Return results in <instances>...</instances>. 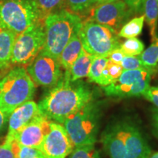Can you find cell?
<instances>
[{"instance_id": "cell-1", "label": "cell", "mask_w": 158, "mask_h": 158, "mask_svg": "<svg viewBox=\"0 0 158 158\" xmlns=\"http://www.w3.org/2000/svg\"><path fill=\"white\" fill-rule=\"evenodd\" d=\"M93 100L94 92L87 84L81 80L70 81L64 73L58 84L40 101L38 107L45 117L62 124L69 116Z\"/></svg>"}, {"instance_id": "cell-2", "label": "cell", "mask_w": 158, "mask_h": 158, "mask_svg": "<svg viewBox=\"0 0 158 158\" xmlns=\"http://www.w3.org/2000/svg\"><path fill=\"white\" fill-rule=\"evenodd\" d=\"M102 147L109 158H149L152 151L135 123L119 120L102 133Z\"/></svg>"}, {"instance_id": "cell-3", "label": "cell", "mask_w": 158, "mask_h": 158, "mask_svg": "<svg viewBox=\"0 0 158 158\" xmlns=\"http://www.w3.org/2000/svg\"><path fill=\"white\" fill-rule=\"evenodd\" d=\"M82 21L81 17L65 8L47 15L43 19L45 40L43 51L59 59L63 49L80 30Z\"/></svg>"}, {"instance_id": "cell-4", "label": "cell", "mask_w": 158, "mask_h": 158, "mask_svg": "<svg viewBox=\"0 0 158 158\" xmlns=\"http://www.w3.org/2000/svg\"><path fill=\"white\" fill-rule=\"evenodd\" d=\"M101 114V102L93 100L65 120L62 125L75 147L95 143Z\"/></svg>"}, {"instance_id": "cell-5", "label": "cell", "mask_w": 158, "mask_h": 158, "mask_svg": "<svg viewBox=\"0 0 158 158\" xmlns=\"http://www.w3.org/2000/svg\"><path fill=\"white\" fill-rule=\"evenodd\" d=\"M35 84L23 66L13 68L0 80V108L10 115L21 104L32 100Z\"/></svg>"}, {"instance_id": "cell-6", "label": "cell", "mask_w": 158, "mask_h": 158, "mask_svg": "<svg viewBox=\"0 0 158 158\" xmlns=\"http://www.w3.org/2000/svg\"><path fill=\"white\" fill-rule=\"evenodd\" d=\"M40 20L35 0H0V29L19 35Z\"/></svg>"}, {"instance_id": "cell-7", "label": "cell", "mask_w": 158, "mask_h": 158, "mask_svg": "<svg viewBox=\"0 0 158 158\" xmlns=\"http://www.w3.org/2000/svg\"><path fill=\"white\" fill-rule=\"evenodd\" d=\"M78 35L84 50L95 56L108 57L121 44L117 31L88 20L82 21Z\"/></svg>"}, {"instance_id": "cell-8", "label": "cell", "mask_w": 158, "mask_h": 158, "mask_svg": "<svg viewBox=\"0 0 158 158\" xmlns=\"http://www.w3.org/2000/svg\"><path fill=\"white\" fill-rule=\"evenodd\" d=\"M45 40L44 23L43 20H40L17 35L13 45L11 63L29 65L43 50Z\"/></svg>"}, {"instance_id": "cell-9", "label": "cell", "mask_w": 158, "mask_h": 158, "mask_svg": "<svg viewBox=\"0 0 158 158\" xmlns=\"http://www.w3.org/2000/svg\"><path fill=\"white\" fill-rule=\"evenodd\" d=\"M154 72L146 70H123L117 80L104 86L106 96L111 98H130L143 96L150 86Z\"/></svg>"}, {"instance_id": "cell-10", "label": "cell", "mask_w": 158, "mask_h": 158, "mask_svg": "<svg viewBox=\"0 0 158 158\" xmlns=\"http://www.w3.org/2000/svg\"><path fill=\"white\" fill-rule=\"evenodd\" d=\"M59 59L43 50L27 68V71L35 84L52 88L58 84L63 76Z\"/></svg>"}, {"instance_id": "cell-11", "label": "cell", "mask_w": 158, "mask_h": 158, "mask_svg": "<svg viewBox=\"0 0 158 158\" xmlns=\"http://www.w3.org/2000/svg\"><path fill=\"white\" fill-rule=\"evenodd\" d=\"M85 15H87L86 20L108 26L117 31L132 15L124 0L95 6L89 10Z\"/></svg>"}, {"instance_id": "cell-12", "label": "cell", "mask_w": 158, "mask_h": 158, "mask_svg": "<svg viewBox=\"0 0 158 158\" xmlns=\"http://www.w3.org/2000/svg\"><path fill=\"white\" fill-rule=\"evenodd\" d=\"M74 148L73 143L64 126L52 122L50 130L45 135L40 149L47 158H66Z\"/></svg>"}, {"instance_id": "cell-13", "label": "cell", "mask_w": 158, "mask_h": 158, "mask_svg": "<svg viewBox=\"0 0 158 158\" xmlns=\"http://www.w3.org/2000/svg\"><path fill=\"white\" fill-rule=\"evenodd\" d=\"M52 121L45 117L43 114L20 130L13 138L21 146L40 149L45 135L50 130Z\"/></svg>"}, {"instance_id": "cell-14", "label": "cell", "mask_w": 158, "mask_h": 158, "mask_svg": "<svg viewBox=\"0 0 158 158\" xmlns=\"http://www.w3.org/2000/svg\"><path fill=\"white\" fill-rule=\"evenodd\" d=\"M41 114L38 104L33 100H29L18 106L9 116L8 132L6 138L13 139L15 134Z\"/></svg>"}, {"instance_id": "cell-15", "label": "cell", "mask_w": 158, "mask_h": 158, "mask_svg": "<svg viewBox=\"0 0 158 158\" xmlns=\"http://www.w3.org/2000/svg\"><path fill=\"white\" fill-rule=\"evenodd\" d=\"M94 56L82 48L80 54L70 70L64 71V73L69 77L70 81H76L87 77Z\"/></svg>"}, {"instance_id": "cell-16", "label": "cell", "mask_w": 158, "mask_h": 158, "mask_svg": "<svg viewBox=\"0 0 158 158\" xmlns=\"http://www.w3.org/2000/svg\"><path fill=\"white\" fill-rule=\"evenodd\" d=\"M79 32V31H78ZM78 32L73 36L66 46L64 47L59 56V62L64 71L70 70L72 64L78 58L83 48L81 41L79 37Z\"/></svg>"}, {"instance_id": "cell-17", "label": "cell", "mask_w": 158, "mask_h": 158, "mask_svg": "<svg viewBox=\"0 0 158 158\" xmlns=\"http://www.w3.org/2000/svg\"><path fill=\"white\" fill-rule=\"evenodd\" d=\"M16 36L11 31L0 29V69L7 68L11 63Z\"/></svg>"}, {"instance_id": "cell-18", "label": "cell", "mask_w": 158, "mask_h": 158, "mask_svg": "<svg viewBox=\"0 0 158 158\" xmlns=\"http://www.w3.org/2000/svg\"><path fill=\"white\" fill-rule=\"evenodd\" d=\"M142 13L144 20L149 27L152 41L157 38V30L158 23V2L157 0H145L142 6Z\"/></svg>"}, {"instance_id": "cell-19", "label": "cell", "mask_w": 158, "mask_h": 158, "mask_svg": "<svg viewBox=\"0 0 158 158\" xmlns=\"http://www.w3.org/2000/svg\"><path fill=\"white\" fill-rule=\"evenodd\" d=\"M144 21L145 20L143 15L133 18L122 26L118 32V36L126 39L138 37L143 30Z\"/></svg>"}, {"instance_id": "cell-20", "label": "cell", "mask_w": 158, "mask_h": 158, "mask_svg": "<svg viewBox=\"0 0 158 158\" xmlns=\"http://www.w3.org/2000/svg\"><path fill=\"white\" fill-rule=\"evenodd\" d=\"M123 70L121 64L114 63L108 59L107 64L102 71L101 78H100L98 85L102 87L108 86L115 81L116 80H117L118 77L121 76Z\"/></svg>"}, {"instance_id": "cell-21", "label": "cell", "mask_w": 158, "mask_h": 158, "mask_svg": "<svg viewBox=\"0 0 158 158\" xmlns=\"http://www.w3.org/2000/svg\"><path fill=\"white\" fill-rule=\"evenodd\" d=\"M138 57L144 66L155 72L158 66V37Z\"/></svg>"}, {"instance_id": "cell-22", "label": "cell", "mask_w": 158, "mask_h": 158, "mask_svg": "<svg viewBox=\"0 0 158 158\" xmlns=\"http://www.w3.org/2000/svg\"><path fill=\"white\" fill-rule=\"evenodd\" d=\"M108 58L106 56H94L92 65L87 76L89 82H93L98 84L101 78L102 71L106 68Z\"/></svg>"}, {"instance_id": "cell-23", "label": "cell", "mask_w": 158, "mask_h": 158, "mask_svg": "<svg viewBox=\"0 0 158 158\" xmlns=\"http://www.w3.org/2000/svg\"><path fill=\"white\" fill-rule=\"evenodd\" d=\"M119 48L125 56H139L144 50V44L136 37L128 38L121 43Z\"/></svg>"}, {"instance_id": "cell-24", "label": "cell", "mask_w": 158, "mask_h": 158, "mask_svg": "<svg viewBox=\"0 0 158 158\" xmlns=\"http://www.w3.org/2000/svg\"><path fill=\"white\" fill-rule=\"evenodd\" d=\"M94 0H65L64 8L78 15H85L93 5Z\"/></svg>"}, {"instance_id": "cell-25", "label": "cell", "mask_w": 158, "mask_h": 158, "mask_svg": "<svg viewBox=\"0 0 158 158\" xmlns=\"http://www.w3.org/2000/svg\"><path fill=\"white\" fill-rule=\"evenodd\" d=\"M40 11L42 19L49 13L64 8L65 0H35Z\"/></svg>"}, {"instance_id": "cell-26", "label": "cell", "mask_w": 158, "mask_h": 158, "mask_svg": "<svg viewBox=\"0 0 158 158\" xmlns=\"http://www.w3.org/2000/svg\"><path fill=\"white\" fill-rule=\"evenodd\" d=\"M21 145L15 139L6 138L0 144V158H18Z\"/></svg>"}, {"instance_id": "cell-27", "label": "cell", "mask_w": 158, "mask_h": 158, "mask_svg": "<svg viewBox=\"0 0 158 158\" xmlns=\"http://www.w3.org/2000/svg\"><path fill=\"white\" fill-rule=\"evenodd\" d=\"M68 158H101L94 145L75 147Z\"/></svg>"}, {"instance_id": "cell-28", "label": "cell", "mask_w": 158, "mask_h": 158, "mask_svg": "<svg viewBox=\"0 0 158 158\" xmlns=\"http://www.w3.org/2000/svg\"><path fill=\"white\" fill-rule=\"evenodd\" d=\"M122 68L124 70H152L148 69L147 67L143 65V63L139 59L138 56H125L124 59H122L121 64ZM155 73V72H154Z\"/></svg>"}, {"instance_id": "cell-29", "label": "cell", "mask_w": 158, "mask_h": 158, "mask_svg": "<svg viewBox=\"0 0 158 158\" xmlns=\"http://www.w3.org/2000/svg\"><path fill=\"white\" fill-rule=\"evenodd\" d=\"M18 158H47L39 149L21 146Z\"/></svg>"}, {"instance_id": "cell-30", "label": "cell", "mask_w": 158, "mask_h": 158, "mask_svg": "<svg viewBox=\"0 0 158 158\" xmlns=\"http://www.w3.org/2000/svg\"><path fill=\"white\" fill-rule=\"evenodd\" d=\"M132 15L142 13V6L145 0H124Z\"/></svg>"}, {"instance_id": "cell-31", "label": "cell", "mask_w": 158, "mask_h": 158, "mask_svg": "<svg viewBox=\"0 0 158 158\" xmlns=\"http://www.w3.org/2000/svg\"><path fill=\"white\" fill-rule=\"evenodd\" d=\"M143 96L158 108V86H149V89L144 92Z\"/></svg>"}, {"instance_id": "cell-32", "label": "cell", "mask_w": 158, "mask_h": 158, "mask_svg": "<svg viewBox=\"0 0 158 158\" xmlns=\"http://www.w3.org/2000/svg\"><path fill=\"white\" fill-rule=\"evenodd\" d=\"M125 56V55L123 53V51L121 50V48H118L114 49V50L110 53L109 56H108V59L113 62L114 63H117V64H121L122 59H124V57Z\"/></svg>"}, {"instance_id": "cell-33", "label": "cell", "mask_w": 158, "mask_h": 158, "mask_svg": "<svg viewBox=\"0 0 158 158\" xmlns=\"http://www.w3.org/2000/svg\"><path fill=\"white\" fill-rule=\"evenodd\" d=\"M152 126L154 135L158 139V108L152 109Z\"/></svg>"}, {"instance_id": "cell-34", "label": "cell", "mask_w": 158, "mask_h": 158, "mask_svg": "<svg viewBox=\"0 0 158 158\" xmlns=\"http://www.w3.org/2000/svg\"><path fill=\"white\" fill-rule=\"evenodd\" d=\"M9 116L10 115L8 114H7L0 108V132L5 128L7 123H8Z\"/></svg>"}, {"instance_id": "cell-35", "label": "cell", "mask_w": 158, "mask_h": 158, "mask_svg": "<svg viewBox=\"0 0 158 158\" xmlns=\"http://www.w3.org/2000/svg\"><path fill=\"white\" fill-rule=\"evenodd\" d=\"M116 1H118V0H94L93 5H92V7H95V6H98V5H103V4L111 3V2H116ZM92 7H91V8H92Z\"/></svg>"}, {"instance_id": "cell-36", "label": "cell", "mask_w": 158, "mask_h": 158, "mask_svg": "<svg viewBox=\"0 0 158 158\" xmlns=\"http://www.w3.org/2000/svg\"><path fill=\"white\" fill-rule=\"evenodd\" d=\"M149 158H158V152L154 154H151Z\"/></svg>"}, {"instance_id": "cell-37", "label": "cell", "mask_w": 158, "mask_h": 158, "mask_svg": "<svg viewBox=\"0 0 158 158\" xmlns=\"http://www.w3.org/2000/svg\"><path fill=\"white\" fill-rule=\"evenodd\" d=\"M157 2H158V0H157Z\"/></svg>"}]
</instances>
